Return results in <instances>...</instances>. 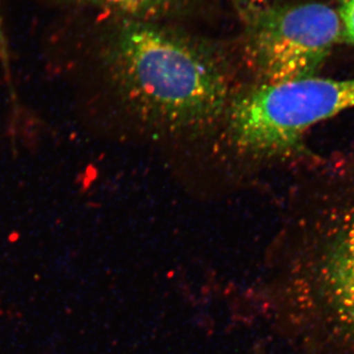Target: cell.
<instances>
[{"label": "cell", "instance_id": "cell-2", "mask_svg": "<svg viewBox=\"0 0 354 354\" xmlns=\"http://www.w3.org/2000/svg\"><path fill=\"white\" fill-rule=\"evenodd\" d=\"M353 108L354 77L314 76L247 88L230 99L223 118L234 152L268 160L297 152L309 128Z\"/></svg>", "mask_w": 354, "mask_h": 354}, {"label": "cell", "instance_id": "cell-8", "mask_svg": "<svg viewBox=\"0 0 354 354\" xmlns=\"http://www.w3.org/2000/svg\"><path fill=\"white\" fill-rule=\"evenodd\" d=\"M3 4L4 0H0V55L3 53L6 55V36H4V21H3Z\"/></svg>", "mask_w": 354, "mask_h": 354}, {"label": "cell", "instance_id": "cell-5", "mask_svg": "<svg viewBox=\"0 0 354 354\" xmlns=\"http://www.w3.org/2000/svg\"><path fill=\"white\" fill-rule=\"evenodd\" d=\"M76 10L94 11L114 18L158 22L188 8L194 0H55Z\"/></svg>", "mask_w": 354, "mask_h": 354}, {"label": "cell", "instance_id": "cell-4", "mask_svg": "<svg viewBox=\"0 0 354 354\" xmlns=\"http://www.w3.org/2000/svg\"><path fill=\"white\" fill-rule=\"evenodd\" d=\"M328 204L335 234L327 258V286L339 315L354 327V160L339 162Z\"/></svg>", "mask_w": 354, "mask_h": 354}, {"label": "cell", "instance_id": "cell-1", "mask_svg": "<svg viewBox=\"0 0 354 354\" xmlns=\"http://www.w3.org/2000/svg\"><path fill=\"white\" fill-rule=\"evenodd\" d=\"M109 18L50 64L82 124L106 100L165 134H193L223 118L232 97L218 48L158 22Z\"/></svg>", "mask_w": 354, "mask_h": 354}, {"label": "cell", "instance_id": "cell-3", "mask_svg": "<svg viewBox=\"0 0 354 354\" xmlns=\"http://www.w3.org/2000/svg\"><path fill=\"white\" fill-rule=\"evenodd\" d=\"M244 22V57L261 83L316 76L342 39L337 10L321 2L268 4Z\"/></svg>", "mask_w": 354, "mask_h": 354}, {"label": "cell", "instance_id": "cell-7", "mask_svg": "<svg viewBox=\"0 0 354 354\" xmlns=\"http://www.w3.org/2000/svg\"><path fill=\"white\" fill-rule=\"evenodd\" d=\"M239 15L246 20L254 13L268 6V0H230Z\"/></svg>", "mask_w": 354, "mask_h": 354}, {"label": "cell", "instance_id": "cell-6", "mask_svg": "<svg viewBox=\"0 0 354 354\" xmlns=\"http://www.w3.org/2000/svg\"><path fill=\"white\" fill-rule=\"evenodd\" d=\"M337 13L342 24V39L354 44V0H341Z\"/></svg>", "mask_w": 354, "mask_h": 354}]
</instances>
